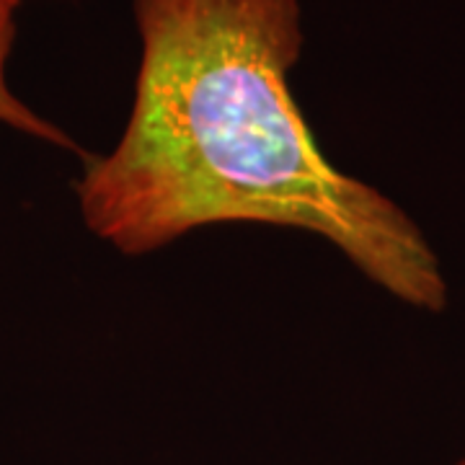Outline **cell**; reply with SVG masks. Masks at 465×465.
I'll list each match as a JSON object with an SVG mask.
<instances>
[{"instance_id":"1","label":"cell","mask_w":465,"mask_h":465,"mask_svg":"<svg viewBox=\"0 0 465 465\" xmlns=\"http://www.w3.org/2000/svg\"><path fill=\"white\" fill-rule=\"evenodd\" d=\"M134 99L104 155H85V228L122 256L251 223L311 232L419 313L450 287L414 217L333 166L290 88L305 47L300 0H133Z\"/></svg>"},{"instance_id":"3","label":"cell","mask_w":465,"mask_h":465,"mask_svg":"<svg viewBox=\"0 0 465 465\" xmlns=\"http://www.w3.org/2000/svg\"><path fill=\"white\" fill-rule=\"evenodd\" d=\"M452 465H465V452H463V455H460V458H458V460H455V463H452Z\"/></svg>"},{"instance_id":"2","label":"cell","mask_w":465,"mask_h":465,"mask_svg":"<svg viewBox=\"0 0 465 465\" xmlns=\"http://www.w3.org/2000/svg\"><path fill=\"white\" fill-rule=\"evenodd\" d=\"M16 8L18 3L0 0V122L11 130H18V133L36 137V140H45L54 148L73 150V153L85 158V153L78 150L70 134L63 133L50 119L36 114L26 101L18 99L11 84H8V60H11L14 42H16Z\"/></svg>"},{"instance_id":"4","label":"cell","mask_w":465,"mask_h":465,"mask_svg":"<svg viewBox=\"0 0 465 465\" xmlns=\"http://www.w3.org/2000/svg\"><path fill=\"white\" fill-rule=\"evenodd\" d=\"M11 3H21V0H11Z\"/></svg>"}]
</instances>
